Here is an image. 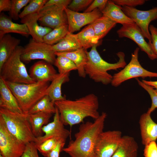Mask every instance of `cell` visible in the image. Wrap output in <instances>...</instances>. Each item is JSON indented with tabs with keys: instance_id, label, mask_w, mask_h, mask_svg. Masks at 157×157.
Here are the masks:
<instances>
[{
	"instance_id": "1",
	"label": "cell",
	"mask_w": 157,
	"mask_h": 157,
	"mask_svg": "<svg viewBox=\"0 0 157 157\" xmlns=\"http://www.w3.org/2000/svg\"><path fill=\"white\" fill-rule=\"evenodd\" d=\"M107 114L103 112L93 122L88 121L81 124L70 141L63 151L71 157H95L94 150L99 137L103 131Z\"/></svg>"
},
{
	"instance_id": "2",
	"label": "cell",
	"mask_w": 157,
	"mask_h": 157,
	"mask_svg": "<svg viewBox=\"0 0 157 157\" xmlns=\"http://www.w3.org/2000/svg\"><path fill=\"white\" fill-rule=\"evenodd\" d=\"M54 105L64 125L71 127L83 122L86 117H90L95 120L100 115L98 111V99L93 93L74 100L65 99L56 101Z\"/></svg>"
},
{
	"instance_id": "3",
	"label": "cell",
	"mask_w": 157,
	"mask_h": 157,
	"mask_svg": "<svg viewBox=\"0 0 157 157\" xmlns=\"http://www.w3.org/2000/svg\"><path fill=\"white\" fill-rule=\"evenodd\" d=\"M98 46H93L89 51H86L87 60L85 67V72L86 75L94 81L107 85L111 83L113 78V76L108 71L123 68L127 65L125 55L122 52H117L118 61L115 63H110L100 56L97 49Z\"/></svg>"
},
{
	"instance_id": "4",
	"label": "cell",
	"mask_w": 157,
	"mask_h": 157,
	"mask_svg": "<svg viewBox=\"0 0 157 157\" xmlns=\"http://www.w3.org/2000/svg\"><path fill=\"white\" fill-rule=\"evenodd\" d=\"M5 81L25 114H27L30 109L46 95L49 85V82L46 81L30 84Z\"/></svg>"
},
{
	"instance_id": "5",
	"label": "cell",
	"mask_w": 157,
	"mask_h": 157,
	"mask_svg": "<svg viewBox=\"0 0 157 157\" xmlns=\"http://www.w3.org/2000/svg\"><path fill=\"white\" fill-rule=\"evenodd\" d=\"M0 117L9 131L19 140L25 144L36 142L37 138L33 133L27 114L0 108Z\"/></svg>"
},
{
	"instance_id": "6",
	"label": "cell",
	"mask_w": 157,
	"mask_h": 157,
	"mask_svg": "<svg viewBox=\"0 0 157 157\" xmlns=\"http://www.w3.org/2000/svg\"><path fill=\"white\" fill-rule=\"evenodd\" d=\"M24 48L19 46L0 69V77L5 81L26 84L36 82L30 76L21 59Z\"/></svg>"
},
{
	"instance_id": "7",
	"label": "cell",
	"mask_w": 157,
	"mask_h": 157,
	"mask_svg": "<svg viewBox=\"0 0 157 157\" xmlns=\"http://www.w3.org/2000/svg\"><path fill=\"white\" fill-rule=\"evenodd\" d=\"M140 48L137 47L131 54L129 63L120 71L113 76L111 83L112 86L117 87L124 82L133 78L141 77H157V72L148 71L142 67L138 59Z\"/></svg>"
},
{
	"instance_id": "8",
	"label": "cell",
	"mask_w": 157,
	"mask_h": 157,
	"mask_svg": "<svg viewBox=\"0 0 157 157\" xmlns=\"http://www.w3.org/2000/svg\"><path fill=\"white\" fill-rule=\"evenodd\" d=\"M56 56L52 45L44 42H37L32 39L24 47L21 59L26 63H29L33 60L39 59L53 65Z\"/></svg>"
},
{
	"instance_id": "9",
	"label": "cell",
	"mask_w": 157,
	"mask_h": 157,
	"mask_svg": "<svg viewBox=\"0 0 157 157\" xmlns=\"http://www.w3.org/2000/svg\"><path fill=\"white\" fill-rule=\"evenodd\" d=\"M26 145L9 131L0 117V154L3 157H21Z\"/></svg>"
},
{
	"instance_id": "10",
	"label": "cell",
	"mask_w": 157,
	"mask_h": 157,
	"mask_svg": "<svg viewBox=\"0 0 157 157\" xmlns=\"http://www.w3.org/2000/svg\"><path fill=\"white\" fill-rule=\"evenodd\" d=\"M121 9L139 27L145 38L151 42L149 24L151 21L157 19V7L147 10H142L134 7L124 6H121Z\"/></svg>"
},
{
	"instance_id": "11",
	"label": "cell",
	"mask_w": 157,
	"mask_h": 157,
	"mask_svg": "<svg viewBox=\"0 0 157 157\" xmlns=\"http://www.w3.org/2000/svg\"><path fill=\"white\" fill-rule=\"evenodd\" d=\"M117 33L120 38H128L134 42L150 59H157V53L153 49L150 42H146L140 29L135 23L122 25Z\"/></svg>"
},
{
	"instance_id": "12",
	"label": "cell",
	"mask_w": 157,
	"mask_h": 157,
	"mask_svg": "<svg viewBox=\"0 0 157 157\" xmlns=\"http://www.w3.org/2000/svg\"><path fill=\"white\" fill-rule=\"evenodd\" d=\"M122 136L119 131H103L99 137L95 145V157H111L118 148Z\"/></svg>"
},
{
	"instance_id": "13",
	"label": "cell",
	"mask_w": 157,
	"mask_h": 157,
	"mask_svg": "<svg viewBox=\"0 0 157 157\" xmlns=\"http://www.w3.org/2000/svg\"><path fill=\"white\" fill-rule=\"evenodd\" d=\"M52 122L44 126L42 128L44 135L37 138L35 142L37 145H39L49 139L55 138L58 141L65 142L66 139L70 135V132L65 128L64 124L61 121L60 114L57 108Z\"/></svg>"
},
{
	"instance_id": "14",
	"label": "cell",
	"mask_w": 157,
	"mask_h": 157,
	"mask_svg": "<svg viewBox=\"0 0 157 157\" xmlns=\"http://www.w3.org/2000/svg\"><path fill=\"white\" fill-rule=\"evenodd\" d=\"M38 21L44 26L53 29L68 24L65 10L54 5L43 7L38 13Z\"/></svg>"
},
{
	"instance_id": "15",
	"label": "cell",
	"mask_w": 157,
	"mask_h": 157,
	"mask_svg": "<svg viewBox=\"0 0 157 157\" xmlns=\"http://www.w3.org/2000/svg\"><path fill=\"white\" fill-rule=\"evenodd\" d=\"M64 10L67 17L69 32L71 33L79 31L84 26L91 24L103 15L98 9L83 13L73 11L67 8Z\"/></svg>"
},
{
	"instance_id": "16",
	"label": "cell",
	"mask_w": 157,
	"mask_h": 157,
	"mask_svg": "<svg viewBox=\"0 0 157 157\" xmlns=\"http://www.w3.org/2000/svg\"><path fill=\"white\" fill-rule=\"evenodd\" d=\"M58 74L52 64L43 60L34 63L29 70L30 76L35 82H51Z\"/></svg>"
},
{
	"instance_id": "17",
	"label": "cell",
	"mask_w": 157,
	"mask_h": 157,
	"mask_svg": "<svg viewBox=\"0 0 157 157\" xmlns=\"http://www.w3.org/2000/svg\"><path fill=\"white\" fill-rule=\"evenodd\" d=\"M150 113L142 114L139 120L141 142L144 146L157 139V124L152 119Z\"/></svg>"
},
{
	"instance_id": "18",
	"label": "cell",
	"mask_w": 157,
	"mask_h": 157,
	"mask_svg": "<svg viewBox=\"0 0 157 157\" xmlns=\"http://www.w3.org/2000/svg\"><path fill=\"white\" fill-rule=\"evenodd\" d=\"M38 13L28 15L21 19V22L25 24L32 39L37 42H43L44 36L53 29L46 26L39 25L38 23Z\"/></svg>"
},
{
	"instance_id": "19",
	"label": "cell",
	"mask_w": 157,
	"mask_h": 157,
	"mask_svg": "<svg viewBox=\"0 0 157 157\" xmlns=\"http://www.w3.org/2000/svg\"><path fill=\"white\" fill-rule=\"evenodd\" d=\"M0 108L21 114L24 113L16 98L8 87L6 81L1 77Z\"/></svg>"
},
{
	"instance_id": "20",
	"label": "cell",
	"mask_w": 157,
	"mask_h": 157,
	"mask_svg": "<svg viewBox=\"0 0 157 157\" xmlns=\"http://www.w3.org/2000/svg\"><path fill=\"white\" fill-rule=\"evenodd\" d=\"M10 33H14L27 37L30 35L28 29L25 24L13 22L10 18L3 13L0 15V38Z\"/></svg>"
},
{
	"instance_id": "21",
	"label": "cell",
	"mask_w": 157,
	"mask_h": 157,
	"mask_svg": "<svg viewBox=\"0 0 157 157\" xmlns=\"http://www.w3.org/2000/svg\"><path fill=\"white\" fill-rule=\"evenodd\" d=\"M20 39L8 34L0 38V69L20 44Z\"/></svg>"
},
{
	"instance_id": "22",
	"label": "cell",
	"mask_w": 157,
	"mask_h": 157,
	"mask_svg": "<svg viewBox=\"0 0 157 157\" xmlns=\"http://www.w3.org/2000/svg\"><path fill=\"white\" fill-rule=\"evenodd\" d=\"M70 72L62 74L58 73L47 88L46 95L54 104L56 101L66 99L62 95L61 87L63 84L69 80Z\"/></svg>"
},
{
	"instance_id": "23",
	"label": "cell",
	"mask_w": 157,
	"mask_h": 157,
	"mask_svg": "<svg viewBox=\"0 0 157 157\" xmlns=\"http://www.w3.org/2000/svg\"><path fill=\"white\" fill-rule=\"evenodd\" d=\"M138 149V145L133 137L122 136L118 148L111 157H137Z\"/></svg>"
},
{
	"instance_id": "24",
	"label": "cell",
	"mask_w": 157,
	"mask_h": 157,
	"mask_svg": "<svg viewBox=\"0 0 157 157\" xmlns=\"http://www.w3.org/2000/svg\"><path fill=\"white\" fill-rule=\"evenodd\" d=\"M86 51L82 48L70 52H55V54L65 56L71 60L76 67L79 76L84 78L86 75L85 70L87 60Z\"/></svg>"
},
{
	"instance_id": "25",
	"label": "cell",
	"mask_w": 157,
	"mask_h": 157,
	"mask_svg": "<svg viewBox=\"0 0 157 157\" xmlns=\"http://www.w3.org/2000/svg\"><path fill=\"white\" fill-rule=\"evenodd\" d=\"M101 13L117 24L123 25L134 23L123 12L121 6L117 5L112 0H108L106 7Z\"/></svg>"
},
{
	"instance_id": "26",
	"label": "cell",
	"mask_w": 157,
	"mask_h": 157,
	"mask_svg": "<svg viewBox=\"0 0 157 157\" xmlns=\"http://www.w3.org/2000/svg\"><path fill=\"white\" fill-rule=\"evenodd\" d=\"M52 115L51 114L44 112L27 114V118L31 125L32 132L36 138L43 135L42 127L48 123Z\"/></svg>"
},
{
	"instance_id": "27",
	"label": "cell",
	"mask_w": 157,
	"mask_h": 157,
	"mask_svg": "<svg viewBox=\"0 0 157 157\" xmlns=\"http://www.w3.org/2000/svg\"><path fill=\"white\" fill-rule=\"evenodd\" d=\"M76 34L82 47L85 50L94 45H99L101 43L91 24Z\"/></svg>"
},
{
	"instance_id": "28",
	"label": "cell",
	"mask_w": 157,
	"mask_h": 157,
	"mask_svg": "<svg viewBox=\"0 0 157 157\" xmlns=\"http://www.w3.org/2000/svg\"><path fill=\"white\" fill-rule=\"evenodd\" d=\"M55 52H68L82 48L76 34L69 33L58 43L52 45Z\"/></svg>"
},
{
	"instance_id": "29",
	"label": "cell",
	"mask_w": 157,
	"mask_h": 157,
	"mask_svg": "<svg viewBox=\"0 0 157 157\" xmlns=\"http://www.w3.org/2000/svg\"><path fill=\"white\" fill-rule=\"evenodd\" d=\"M117 23L106 16L103 15L90 24L96 36L101 40L116 25Z\"/></svg>"
},
{
	"instance_id": "30",
	"label": "cell",
	"mask_w": 157,
	"mask_h": 157,
	"mask_svg": "<svg viewBox=\"0 0 157 157\" xmlns=\"http://www.w3.org/2000/svg\"><path fill=\"white\" fill-rule=\"evenodd\" d=\"M69 33L68 24L57 27L46 35L43 42L51 45L55 44L63 39Z\"/></svg>"
},
{
	"instance_id": "31",
	"label": "cell",
	"mask_w": 157,
	"mask_h": 157,
	"mask_svg": "<svg viewBox=\"0 0 157 157\" xmlns=\"http://www.w3.org/2000/svg\"><path fill=\"white\" fill-rule=\"evenodd\" d=\"M56 110L54 104L51 101L49 97L46 95L30 109L28 114L44 112L52 114L55 113Z\"/></svg>"
},
{
	"instance_id": "32",
	"label": "cell",
	"mask_w": 157,
	"mask_h": 157,
	"mask_svg": "<svg viewBox=\"0 0 157 157\" xmlns=\"http://www.w3.org/2000/svg\"><path fill=\"white\" fill-rule=\"evenodd\" d=\"M53 65L58 68L59 73L62 74L77 70L75 64L70 59L64 56H57Z\"/></svg>"
},
{
	"instance_id": "33",
	"label": "cell",
	"mask_w": 157,
	"mask_h": 157,
	"mask_svg": "<svg viewBox=\"0 0 157 157\" xmlns=\"http://www.w3.org/2000/svg\"><path fill=\"white\" fill-rule=\"evenodd\" d=\"M47 1V0H30L19 14V18L21 19L30 14L38 13Z\"/></svg>"
},
{
	"instance_id": "34",
	"label": "cell",
	"mask_w": 157,
	"mask_h": 157,
	"mask_svg": "<svg viewBox=\"0 0 157 157\" xmlns=\"http://www.w3.org/2000/svg\"><path fill=\"white\" fill-rule=\"evenodd\" d=\"M136 79L139 85L146 91L150 96L151 104L147 112L151 114L157 108V93L151 86L144 83L138 78Z\"/></svg>"
},
{
	"instance_id": "35",
	"label": "cell",
	"mask_w": 157,
	"mask_h": 157,
	"mask_svg": "<svg viewBox=\"0 0 157 157\" xmlns=\"http://www.w3.org/2000/svg\"><path fill=\"white\" fill-rule=\"evenodd\" d=\"M30 0H12L11 6L9 12L11 18L14 20H18L21 9L25 7Z\"/></svg>"
},
{
	"instance_id": "36",
	"label": "cell",
	"mask_w": 157,
	"mask_h": 157,
	"mask_svg": "<svg viewBox=\"0 0 157 157\" xmlns=\"http://www.w3.org/2000/svg\"><path fill=\"white\" fill-rule=\"evenodd\" d=\"M57 142V140L55 138L47 140L40 144L36 145L38 151L43 156L47 157L55 147Z\"/></svg>"
},
{
	"instance_id": "37",
	"label": "cell",
	"mask_w": 157,
	"mask_h": 157,
	"mask_svg": "<svg viewBox=\"0 0 157 157\" xmlns=\"http://www.w3.org/2000/svg\"><path fill=\"white\" fill-rule=\"evenodd\" d=\"M93 1V0H73L67 8L73 11L78 12L86 9Z\"/></svg>"
},
{
	"instance_id": "38",
	"label": "cell",
	"mask_w": 157,
	"mask_h": 157,
	"mask_svg": "<svg viewBox=\"0 0 157 157\" xmlns=\"http://www.w3.org/2000/svg\"><path fill=\"white\" fill-rule=\"evenodd\" d=\"M37 145L34 142L26 144L25 150L21 157H40Z\"/></svg>"
},
{
	"instance_id": "39",
	"label": "cell",
	"mask_w": 157,
	"mask_h": 157,
	"mask_svg": "<svg viewBox=\"0 0 157 157\" xmlns=\"http://www.w3.org/2000/svg\"><path fill=\"white\" fill-rule=\"evenodd\" d=\"M117 5L123 6H126L134 7L140 5H142L145 2V0H112Z\"/></svg>"
},
{
	"instance_id": "40",
	"label": "cell",
	"mask_w": 157,
	"mask_h": 157,
	"mask_svg": "<svg viewBox=\"0 0 157 157\" xmlns=\"http://www.w3.org/2000/svg\"><path fill=\"white\" fill-rule=\"evenodd\" d=\"M108 0H93L90 5L84 11V13L91 12L96 9H98L101 12L105 8Z\"/></svg>"
},
{
	"instance_id": "41",
	"label": "cell",
	"mask_w": 157,
	"mask_h": 157,
	"mask_svg": "<svg viewBox=\"0 0 157 157\" xmlns=\"http://www.w3.org/2000/svg\"><path fill=\"white\" fill-rule=\"evenodd\" d=\"M144 157H157V145L155 141L150 142L145 146Z\"/></svg>"
},
{
	"instance_id": "42",
	"label": "cell",
	"mask_w": 157,
	"mask_h": 157,
	"mask_svg": "<svg viewBox=\"0 0 157 157\" xmlns=\"http://www.w3.org/2000/svg\"><path fill=\"white\" fill-rule=\"evenodd\" d=\"M71 0H49L45 4L43 7L51 5L56 6L59 8L65 10L71 3Z\"/></svg>"
},
{
	"instance_id": "43",
	"label": "cell",
	"mask_w": 157,
	"mask_h": 157,
	"mask_svg": "<svg viewBox=\"0 0 157 157\" xmlns=\"http://www.w3.org/2000/svg\"><path fill=\"white\" fill-rule=\"evenodd\" d=\"M149 30L151 35V45L154 51L157 53V28L153 25H150Z\"/></svg>"
},
{
	"instance_id": "44",
	"label": "cell",
	"mask_w": 157,
	"mask_h": 157,
	"mask_svg": "<svg viewBox=\"0 0 157 157\" xmlns=\"http://www.w3.org/2000/svg\"><path fill=\"white\" fill-rule=\"evenodd\" d=\"M65 143L62 141H58L55 147L47 157H59L60 153L63 151Z\"/></svg>"
},
{
	"instance_id": "45",
	"label": "cell",
	"mask_w": 157,
	"mask_h": 157,
	"mask_svg": "<svg viewBox=\"0 0 157 157\" xmlns=\"http://www.w3.org/2000/svg\"><path fill=\"white\" fill-rule=\"evenodd\" d=\"M11 6V0H0V12L10 11Z\"/></svg>"
},
{
	"instance_id": "46",
	"label": "cell",
	"mask_w": 157,
	"mask_h": 157,
	"mask_svg": "<svg viewBox=\"0 0 157 157\" xmlns=\"http://www.w3.org/2000/svg\"><path fill=\"white\" fill-rule=\"evenodd\" d=\"M142 81L144 83L153 88L155 91L157 93V81H147L143 79Z\"/></svg>"
},
{
	"instance_id": "47",
	"label": "cell",
	"mask_w": 157,
	"mask_h": 157,
	"mask_svg": "<svg viewBox=\"0 0 157 157\" xmlns=\"http://www.w3.org/2000/svg\"><path fill=\"white\" fill-rule=\"evenodd\" d=\"M0 157H3L0 154Z\"/></svg>"
}]
</instances>
